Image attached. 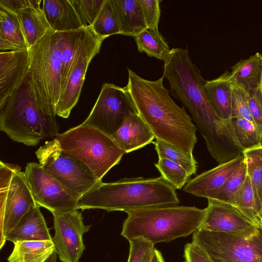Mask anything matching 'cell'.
I'll list each match as a JSON object with an SVG mask.
<instances>
[{"label": "cell", "mask_w": 262, "mask_h": 262, "mask_svg": "<svg viewBox=\"0 0 262 262\" xmlns=\"http://www.w3.org/2000/svg\"><path fill=\"white\" fill-rule=\"evenodd\" d=\"M162 77L169 83V93L189 111L211 156L217 161L226 158L234 146L232 124L214 111L205 91L206 80L187 49L170 50L164 60Z\"/></svg>", "instance_id": "cell-1"}, {"label": "cell", "mask_w": 262, "mask_h": 262, "mask_svg": "<svg viewBox=\"0 0 262 262\" xmlns=\"http://www.w3.org/2000/svg\"><path fill=\"white\" fill-rule=\"evenodd\" d=\"M129 92L138 114L156 140L184 152L192 154L197 142L196 127L184 107L178 105L163 85L162 76L155 81L141 78L127 68Z\"/></svg>", "instance_id": "cell-2"}, {"label": "cell", "mask_w": 262, "mask_h": 262, "mask_svg": "<svg viewBox=\"0 0 262 262\" xmlns=\"http://www.w3.org/2000/svg\"><path fill=\"white\" fill-rule=\"evenodd\" d=\"M176 188L161 176L124 178L110 183L102 181L79 199L77 209H101L108 212L127 211L179 202Z\"/></svg>", "instance_id": "cell-3"}, {"label": "cell", "mask_w": 262, "mask_h": 262, "mask_svg": "<svg viewBox=\"0 0 262 262\" xmlns=\"http://www.w3.org/2000/svg\"><path fill=\"white\" fill-rule=\"evenodd\" d=\"M126 213L127 216L123 222L121 235L128 241L142 238L155 245L193 233L202 224L206 208L165 205Z\"/></svg>", "instance_id": "cell-4"}, {"label": "cell", "mask_w": 262, "mask_h": 262, "mask_svg": "<svg viewBox=\"0 0 262 262\" xmlns=\"http://www.w3.org/2000/svg\"><path fill=\"white\" fill-rule=\"evenodd\" d=\"M0 130L12 140L30 146L59 134L55 116L46 112L37 100L28 73L0 105Z\"/></svg>", "instance_id": "cell-5"}, {"label": "cell", "mask_w": 262, "mask_h": 262, "mask_svg": "<svg viewBox=\"0 0 262 262\" xmlns=\"http://www.w3.org/2000/svg\"><path fill=\"white\" fill-rule=\"evenodd\" d=\"M62 33L52 30L30 50L28 74L36 99L48 113L56 116L61 90Z\"/></svg>", "instance_id": "cell-6"}, {"label": "cell", "mask_w": 262, "mask_h": 262, "mask_svg": "<svg viewBox=\"0 0 262 262\" xmlns=\"http://www.w3.org/2000/svg\"><path fill=\"white\" fill-rule=\"evenodd\" d=\"M55 138L62 151L84 163L100 181L125 154L111 137L82 124Z\"/></svg>", "instance_id": "cell-7"}, {"label": "cell", "mask_w": 262, "mask_h": 262, "mask_svg": "<svg viewBox=\"0 0 262 262\" xmlns=\"http://www.w3.org/2000/svg\"><path fill=\"white\" fill-rule=\"evenodd\" d=\"M192 242L212 262H262V227L256 225L229 232L198 229Z\"/></svg>", "instance_id": "cell-8"}, {"label": "cell", "mask_w": 262, "mask_h": 262, "mask_svg": "<svg viewBox=\"0 0 262 262\" xmlns=\"http://www.w3.org/2000/svg\"><path fill=\"white\" fill-rule=\"evenodd\" d=\"M24 172L16 164L0 162L1 249L8 234L36 206Z\"/></svg>", "instance_id": "cell-9"}, {"label": "cell", "mask_w": 262, "mask_h": 262, "mask_svg": "<svg viewBox=\"0 0 262 262\" xmlns=\"http://www.w3.org/2000/svg\"><path fill=\"white\" fill-rule=\"evenodd\" d=\"M35 154L46 172L80 196L102 181L84 163L62 151L55 138L47 141Z\"/></svg>", "instance_id": "cell-10"}, {"label": "cell", "mask_w": 262, "mask_h": 262, "mask_svg": "<svg viewBox=\"0 0 262 262\" xmlns=\"http://www.w3.org/2000/svg\"><path fill=\"white\" fill-rule=\"evenodd\" d=\"M136 113L138 111L126 86L105 83L90 114L81 124L112 137L128 116Z\"/></svg>", "instance_id": "cell-11"}, {"label": "cell", "mask_w": 262, "mask_h": 262, "mask_svg": "<svg viewBox=\"0 0 262 262\" xmlns=\"http://www.w3.org/2000/svg\"><path fill=\"white\" fill-rule=\"evenodd\" d=\"M25 177L36 204L52 213L77 210L79 194L69 189L46 172L39 163L27 164Z\"/></svg>", "instance_id": "cell-12"}, {"label": "cell", "mask_w": 262, "mask_h": 262, "mask_svg": "<svg viewBox=\"0 0 262 262\" xmlns=\"http://www.w3.org/2000/svg\"><path fill=\"white\" fill-rule=\"evenodd\" d=\"M103 40L89 28L74 60L72 71L61 91L55 108L56 115L63 118L69 117L78 101L89 65L99 52Z\"/></svg>", "instance_id": "cell-13"}, {"label": "cell", "mask_w": 262, "mask_h": 262, "mask_svg": "<svg viewBox=\"0 0 262 262\" xmlns=\"http://www.w3.org/2000/svg\"><path fill=\"white\" fill-rule=\"evenodd\" d=\"M55 234L52 241L61 262H79L85 250L83 235L91 225H85L78 210L52 213Z\"/></svg>", "instance_id": "cell-14"}, {"label": "cell", "mask_w": 262, "mask_h": 262, "mask_svg": "<svg viewBox=\"0 0 262 262\" xmlns=\"http://www.w3.org/2000/svg\"><path fill=\"white\" fill-rule=\"evenodd\" d=\"M208 201L206 214L199 229L229 232L255 225L233 205L212 200Z\"/></svg>", "instance_id": "cell-15"}, {"label": "cell", "mask_w": 262, "mask_h": 262, "mask_svg": "<svg viewBox=\"0 0 262 262\" xmlns=\"http://www.w3.org/2000/svg\"><path fill=\"white\" fill-rule=\"evenodd\" d=\"M30 50L0 52V105L13 93L26 76Z\"/></svg>", "instance_id": "cell-16"}, {"label": "cell", "mask_w": 262, "mask_h": 262, "mask_svg": "<svg viewBox=\"0 0 262 262\" xmlns=\"http://www.w3.org/2000/svg\"><path fill=\"white\" fill-rule=\"evenodd\" d=\"M243 154L228 162L220 164L188 181L183 190L197 197L208 199L224 184L231 174L239 166Z\"/></svg>", "instance_id": "cell-17"}, {"label": "cell", "mask_w": 262, "mask_h": 262, "mask_svg": "<svg viewBox=\"0 0 262 262\" xmlns=\"http://www.w3.org/2000/svg\"><path fill=\"white\" fill-rule=\"evenodd\" d=\"M125 154L152 143L153 133L138 113L128 116L120 128L111 137Z\"/></svg>", "instance_id": "cell-18"}, {"label": "cell", "mask_w": 262, "mask_h": 262, "mask_svg": "<svg viewBox=\"0 0 262 262\" xmlns=\"http://www.w3.org/2000/svg\"><path fill=\"white\" fill-rule=\"evenodd\" d=\"M47 240H52V237L38 205L23 216L6 238V241L13 243L17 241Z\"/></svg>", "instance_id": "cell-19"}, {"label": "cell", "mask_w": 262, "mask_h": 262, "mask_svg": "<svg viewBox=\"0 0 262 262\" xmlns=\"http://www.w3.org/2000/svg\"><path fill=\"white\" fill-rule=\"evenodd\" d=\"M42 10L51 29L66 32L83 28L70 0H43Z\"/></svg>", "instance_id": "cell-20"}, {"label": "cell", "mask_w": 262, "mask_h": 262, "mask_svg": "<svg viewBox=\"0 0 262 262\" xmlns=\"http://www.w3.org/2000/svg\"><path fill=\"white\" fill-rule=\"evenodd\" d=\"M120 34L134 37L147 28L140 0H111Z\"/></svg>", "instance_id": "cell-21"}, {"label": "cell", "mask_w": 262, "mask_h": 262, "mask_svg": "<svg viewBox=\"0 0 262 262\" xmlns=\"http://www.w3.org/2000/svg\"><path fill=\"white\" fill-rule=\"evenodd\" d=\"M8 262H56L57 254L52 240L17 241Z\"/></svg>", "instance_id": "cell-22"}, {"label": "cell", "mask_w": 262, "mask_h": 262, "mask_svg": "<svg viewBox=\"0 0 262 262\" xmlns=\"http://www.w3.org/2000/svg\"><path fill=\"white\" fill-rule=\"evenodd\" d=\"M29 49L17 14L0 6L1 52Z\"/></svg>", "instance_id": "cell-23"}, {"label": "cell", "mask_w": 262, "mask_h": 262, "mask_svg": "<svg viewBox=\"0 0 262 262\" xmlns=\"http://www.w3.org/2000/svg\"><path fill=\"white\" fill-rule=\"evenodd\" d=\"M42 2L36 0L33 5L16 13L20 20L29 49L52 30L41 7Z\"/></svg>", "instance_id": "cell-24"}, {"label": "cell", "mask_w": 262, "mask_h": 262, "mask_svg": "<svg viewBox=\"0 0 262 262\" xmlns=\"http://www.w3.org/2000/svg\"><path fill=\"white\" fill-rule=\"evenodd\" d=\"M230 72L226 71L217 78L207 80L205 89L208 99L217 115L222 120L231 119Z\"/></svg>", "instance_id": "cell-25"}, {"label": "cell", "mask_w": 262, "mask_h": 262, "mask_svg": "<svg viewBox=\"0 0 262 262\" xmlns=\"http://www.w3.org/2000/svg\"><path fill=\"white\" fill-rule=\"evenodd\" d=\"M230 79L243 86L249 96L259 88L262 74V55L259 52L241 59L231 68Z\"/></svg>", "instance_id": "cell-26"}, {"label": "cell", "mask_w": 262, "mask_h": 262, "mask_svg": "<svg viewBox=\"0 0 262 262\" xmlns=\"http://www.w3.org/2000/svg\"><path fill=\"white\" fill-rule=\"evenodd\" d=\"M88 28L83 27L77 30L61 32L63 41L61 90L71 73L73 63L85 38Z\"/></svg>", "instance_id": "cell-27"}, {"label": "cell", "mask_w": 262, "mask_h": 262, "mask_svg": "<svg viewBox=\"0 0 262 262\" xmlns=\"http://www.w3.org/2000/svg\"><path fill=\"white\" fill-rule=\"evenodd\" d=\"M134 38L138 50L149 57L164 61L171 50L158 28L147 27Z\"/></svg>", "instance_id": "cell-28"}, {"label": "cell", "mask_w": 262, "mask_h": 262, "mask_svg": "<svg viewBox=\"0 0 262 262\" xmlns=\"http://www.w3.org/2000/svg\"><path fill=\"white\" fill-rule=\"evenodd\" d=\"M250 219L255 225L262 226V208L255 197L249 176L232 204Z\"/></svg>", "instance_id": "cell-29"}, {"label": "cell", "mask_w": 262, "mask_h": 262, "mask_svg": "<svg viewBox=\"0 0 262 262\" xmlns=\"http://www.w3.org/2000/svg\"><path fill=\"white\" fill-rule=\"evenodd\" d=\"M231 122L236 139L244 150L262 145V129L254 123L242 118H232Z\"/></svg>", "instance_id": "cell-30"}, {"label": "cell", "mask_w": 262, "mask_h": 262, "mask_svg": "<svg viewBox=\"0 0 262 262\" xmlns=\"http://www.w3.org/2000/svg\"><path fill=\"white\" fill-rule=\"evenodd\" d=\"M247 176V165L244 159L239 166L228 178L222 187L213 193L208 200L232 205L243 185Z\"/></svg>", "instance_id": "cell-31"}, {"label": "cell", "mask_w": 262, "mask_h": 262, "mask_svg": "<svg viewBox=\"0 0 262 262\" xmlns=\"http://www.w3.org/2000/svg\"><path fill=\"white\" fill-rule=\"evenodd\" d=\"M243 154L255 197L262 208V145L244 150Z\"/></svg>", "instance_id": "cell-32"}, {"label": "cell", "mask_w": 262, "mask_h": 262, "mask_svg": "<svg viewBox=\"0 0 262 262\" xmlns=\"http://www.w3.org/2000/svg\"><path fill=\"white\" fill-rule=\"evenodd\" d=\"M91 28L94 34L102 40L111 35L120 34L118 19L111 0H104Z\"/></svg>", "instance_id": "cell-33"}, {"label": "cell", "mask_w": 262, "mask_h": 262, "mask_svg": "<svg viewBox=\"0 0 262 262\" xmlns=\"http://www.w3.org/2000/svg\"><path fill=\"white\" fill-rule=\"evenodd\" d=\"M152 143L159 158L167 159L177 163L191 176L196 173L198 163L192 154L184 152L159 140L153 141Z\"/></svg>", "instance_id": "cell-34"}, {"label": "cell", "mask_w": 262, "mask_h": 262, "mask_svg": "<svg viewBox=\"0 0 262 262\" xmlns=\"http://www.w3.org/2000/svg\"><path fill=\"white\" fill-rule=\"evenodd\" d=\"M155 166L161 176L176 189H181L191 176L182 166L167 159L159 158Z\"/></svg>", "instance_id": "cell-35"}, {"label": "cell", "mask_w": 262, "mask_h": 262, "mask_svg": "<svg viewBox=\"0 0 262 262\" xmlns=\"http://www.w3.org/2000/svg\"><path fill=\"white\" fill-rule=\"evenodd\" d=\"M104 0H70L83 27L91 28L98 16Z\"/></svg>", "instance_id": "cell-36"}, {"label": "cell", "mask_w": 262, "mask_h": 262, "mask_svg": "<svg viewBox=\"0 0 262 262\" xmlns=\"http://www.w3.org/2000/svg\"><path fill=\"white\" fill-rule=\"evenodd\" d=\"M231 91V118H242L254 123L249 108V94L243 86L232 82Z\"/></svg>", "instance_id": "cell-37"}, {"label": "cell", "mask_w": 262, "mask_h": 262, "mask_svg": "<svg viewBox=\"0 0 262 262\" xmlns=\"http://www.w3.org/2000/svg\"><path fill=\"white\" fill-rule=\"evenodd\" d=\"M129 252L127 262H151L155 245L142 238L129 241Z\"/></svg>", "instance_id": "cell-38"}, {"label": "cell", "mask_w": 262, "mask_h": 262, "mask_svg": "<svg viewBox=\"0 0 262 262\" xmlns=\"http://www.w3.org/2000/svg\"><path fill=\"white\" fill-rule=\"evenodd\" d=\"M160 0H140L143 15L148 28H158L160 17Z\"/></svg>", "instance_id": "cell-39"}, {"label": "cell", "mask_w": 262, "mask_h": 262, "mask_svg": "<svg viewBox=\"0 0 262 262\" xmlns=\"http://www.w3.org/2000/svg\"><path fill=\"white\" fill-rule=\"evenodd\" d=\"M183 257L184 262H212L205 251L192 242L185 245Z\"/></svg>", "instance_id": "cell-40"}, {"label": "cell", "mask_w": 262, "mask_h": 262, "mask_svg": "<svg viewBox=\"0 0 262 262\" xmlns=\"http://www.w3.org/2000/svg\"><path fill=\"white\" fill-rule=\"evenodd\" d=\"M249 108L255 124L262 129V94L259 89L249 99Z\"/></svg>", "instance_id": "cell-41"}, {"label": "cell", "mask_w": 262, "mask_h": 262, "mask_svg": "<svg viewBox=\"0 0 262 262\" xmlns=\"http://www.w3.org/2000/svg\"><path fill=\"white\" fill-rule=\"evenodd\" d=\"M36 0H0V6L16 13L18 11L31 6Z\"/></svg>", "instance_id": "cell-42"}, {"label": "cell", "mask_w": 262, "mask_h": 262, "mask_svg": "<svg viewBox=\"0 0 262 262\" xmlns=\"http://www.w3.org/2000/svg\"><path fill=\"white\" fill-rule=\"evenodd\" d=\"M151 262H165L162 253L156 248Z\"/></svg>", "instance_id": "cell-43"}, {"label": "cell", "mask_w": 262, "mask_h": 262, "mask_svg": "<svg viewBox=\"0 0 262 262\" xmlns=\"http://www.w3.org/2000/svg\"><path fill=\"white\" fill-rule=\"evenodd\" d=\"M259 90L262 94V74H261V80H260V83Z\"/></svg>", "instance_id": "cell-44"}, {"label": "cell", "mask_w": 262, "mask_h": 262, "mask_svg": "<svg viewBox=\"0 0 262 262\" xmlns=\"http://www.w3.org/2000/svg\"><path fill=\"white\" fill-rule=\"evenodd\" d=\"M261 227H262V226H261Z\"/></svg>", "instance_id": "cell-45"}]
</instances>
